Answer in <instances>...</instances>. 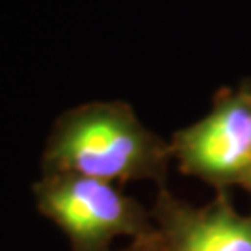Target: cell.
<instances>
[{
	"label": "cell",
	"instance_id": "cell-4",
	"mask_svg": "<svg viewBox=\"0 0 251 251\" xmlns=\"http://www.w3.org/2000/svg\"><path fill=\"white\" fill-rule=\"evenodd\" d=\"M151 216V251H251V214L238 212L225 190H218L206 205L196 206L164 186Z\"/></svg>",
	"mask_w": 251,
	"mask_h": 251
},
{
	"label": "cell",
	"instance_id": "cell-6",
	"mask_svg": "<svg viewBox=\"0 0 251 251\" xmlns=\"http://www.w3.org/2000/svg\"><path fill=\"white\" fill-rule=\"evenodd\" d=\"M244 190H246V192H248V194L251 196V177H250V180H248V182L244 184Z\"/></svg>",
	"mask_w": 251,
	"mask_h": 251
},
{
	"label": "cell",
	"instance_id": "cell-3",
	"mask_svg": "<svg viewBox=\"0 0 251 251\" xmlns=\"http://www.w3.org/2000/svg\"><path fill=\"white\" fill-rule=\"evenodd\" d=\"M170 147L184 175L216 190L244 188L251 177V84L218 91L212 110L173 132Z\"/></svg>",
	"mask_w": 251,
	"mask_h": 251
},
{
	"label": "cell",
	"instance_id": "cell-1",
	"mask_svg": "<svg viewBox=\"0 0 251 251\" xmlns=\"http://www.w3.org/2000/svg\"><path fill=\"white\" fill-rule=\"evenodd\" d=\"M171 147L123 100H91L54 121L41 154V175L75 173L123 184L152 180L166 186Z\"/></svg>",
	"mask_w": 251,
	"mask_h": 251
},
{
	"label": "cell",
	"instance_id": "cell-5",
	"mask_svg": "<svg viewBox=\"0 0 251 251\" xmlns=\"http://www.w3.org/2000/svg\"><path fill=\"white\" fill-rule=\"evenodd\" d=\"M123 251H151V238L149 240H140V242H130L128 248Z\"/></svg>",
	"mask_w": 251,
	"mask_h": 251
},
{
	"label": "cell",
	"instance_id": "cell-2",
	"mask_svg": "<svg viewBox=\"0 0 251 251\" xmlns=\"http://www.w3.org/2000/svg\"><path fill=\"white\" fill-rule=\"evenodd\" d=\"M34 196L37 210L62 229L73 251H112L116 238L154 236L151 212L112 182L50 173L34 184Z\"/></svg>",
	"mask_w": 251,
	"mask_h": 251
}]
</instances>
